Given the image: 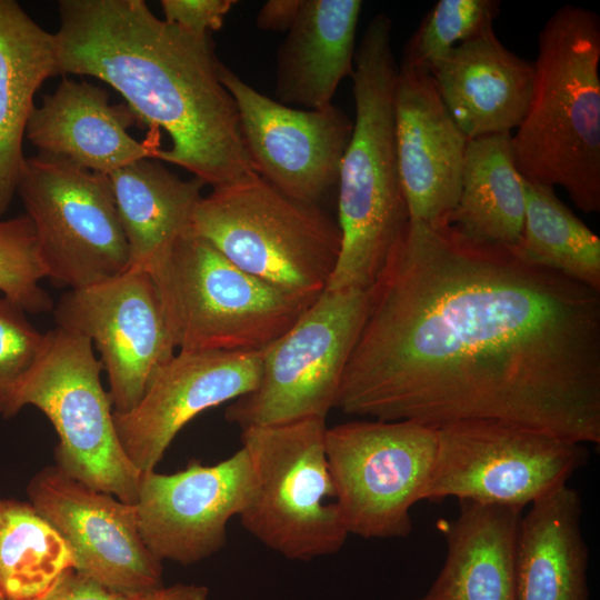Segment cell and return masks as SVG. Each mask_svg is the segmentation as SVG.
<instances>
[{
    "label": "cell",
    "instance_id": "obj_11",
    "mask_svg": "<svg viewBox=\"0 0 600 600\" xmlns=\"http://www.w3.org/2000/svg\"><path fill=\"white\" fill-rule=\"evenodd\" d=\"M437 429L413 421L354 420L327 427L324 450L349 534L404 538L437 456Z\"/></svg>",
    "mask_w": 600,
    "mask_h": 600
},
{
    "label": "cell",
    "instance_id": "obj_12",
    "mask_svg": "<svg viewBox=\"0 0 600 600\" xmlns=\"http://www.w3.org/2000/svg\"><path fill=\"white\" fill-rule=\"evenodd\" d=\"M437 456L422 500L449 497L518 508L568 484L588 460L584 444L496 420L437 429Z\"/></svg>",
    "mask_w": 600,
    "mask_h": 600
},
{
    "label": "cell",
    "instance_id": "obj_34",
    "mask_svg": "<svg viewBox=\"0 0 600 600\" xmlns=\"http://www.w3.org/2000/svg\"><path fill=\"white\" fill-rule=\"evenodd\" d=\"M302 0H269L262 4L256 24L264 31H288L301 8Z\"/></svg>",
    "mask_w": 600,
    "mask_h": 600
},
{
    "label": "cell",
    "instance_id": "obj_27",
    "mask_svg": "<svg viewBox=\"0 0 600 600\" xmlns=\"http://www.w3.org/2000/svg\"><path fill=\"white\" fill-rule=\"evenodd\" d=\"M70 547L30 503L0 498V596L36 600L69 569Z\"/></svg>",
    "mask_w": 600,
    "mask_h": 600
},
{
    "label": "cell",
    "instance_id": "obj_22",
    "mask_svg": "<svg viewBox=\"0 0 600 600\" xmlns=\"http://www.w3.org/2000/svg\"><path fill=\"white\" fill-rule=\"evenodd\" d=\"M446 526L447 556L430 600H516L522 508L460 500Z\"/></svg>",
    "mask_w": 600,
    "mask_h": 600
},
{
    "label": "cell",
    "instance_id": "obj_30",
    "mask_svg": "<svg viewBox=\"0 0 600 600\" xmlns=\"http://www.w3.org/2000/svg\"><path fill=\"white\" fill-rule=\"evenodd\" d=\"M47 273L40 259L30 218L0 219V291L24 312L53 310L51 297L40 287Z\"/></svg>",
    "mask_w": 600,
    "mask_h": 600
},
{
    "label": "cell",
    "instance_id": "obj_3",
    "mask_svg": "<svg viewBox=\"0 0 600 600\" xmlns=\"http://www.w3.org/2000/svg\"><path fill=\"white\" fill-rule=\"evenodd\" d=\"M392 21L373 17L356 49V117L338 181L341 248L326 290L369 289L409 221L398 168Z\"/></svg>",
    "mask_w": 600,
    "mask_h": 600
},
{
    "label": "cell",
    "instance_id": "obj_26",
    "mask_svg": "<svg viewBox=\"0 0 600 600\" xmlns=\"http://www.w3.org/2000/svg\"><path fill=\"white\" fill-rule=\"evenodd\" d=\"M511 137L499 133L468 141L459 198L448 223L472 238L516 247L523 229L526 196Z\"/></svg>",
    "mask_w": 600,
    "mask_h": 600
},
{
    "label": "cell",
    "instance_id": "obj_29",
    "mask_svg": "<svg viewBox=\"0 0 600 600\" xmlns=\"http://www.w3.org/2000/svg\"><path fill=\"white\" fill-rule=\"evenodd\" d=\"M499 12L497 0H440L409 39L401 61L427 67L453 47L492 28Z\"/></svg>",
    "mask_w": 600,
    "mask_h": 600
},
{
    "label": "cell",
    "instance_id": "obj_15",
    "mask_svg": "<svg viewBox=\"0 0 600 600\" xmlns=\"http://www.w3.org/2000/svg\"><path fill=\"white\" fill-rule=\"evenodd\" d=\"M252 484V461L242 446L212 466L192 459L174 473L143 472L134 504L143 542L161 562L188 566L213 556Z\"/></svg>",
    "mask_w": 600,
    "mask_h": 600
},
{
    "label": "cell",
    "instance_id": "obj_8",
    "mask_svg": "<svg viewBox=\"0 0 600 600\" xmlns=\"http://www.w3.org/2000/svg\"><path fill=\"white\" fill-rule=\"evenodd\" d=\"M102 364L91 341L60 328L47 332L43 351L18 386L3 418L33 406L58 434L57 467L79 482L136 504L141 472L127 457L113 421Z\"/></svg>",
    "mask_w": 600,
    "mask_h": 600
},
{
    "label": "cell",
    "instance_id": "obj_6",
    "mask_svg": "<svg viewBox=\"0 0 600 600\" xmlns=\"http://www.w3.org/2000/svg\"><path fill=\"white\" fill-rule=\"evenodd\" d=\"M191 231L243 271L310 297L326 289L341 248L338 221L256 172L202 197Z\"/></svg>",
    "mask_w": 600,
    "mask_h": 600
},
{
    "label": "cell",
    "instance_id": "obj_20",
    "mask_svg": "<svg viewBox=\"0 0 600 600\" xmlns=\"http://www.w3.org/2000/svg\"><path fill=\"white\" fill-rule=\"evenodd\" d=\"M136 117L123 104L87 81L63 79L34 107L26 130L39 154L60 158L103 174L140 159H156L159 148L128 132Z\"/></svg>",
    "mask_w": 600,
    "mask_h": 600
},
{
    "label": "cell",
    "instance_id": "obj_32",
    "mask_svg": "<svg viewBox=\"0 0 600 600\" xmlns=\"http://www.w3.org/2000/svg\"><path fill=\"white\" fill-rule=\"evenodd\" d=\"M164 21L196 36L221 29L236 0H162Z\"/></svg>",
    "mask_w": 600,
    "mask_h": 600
},
{
    "label": "cell",
    "instance_id": "obj_23",
    "mask_svg": "<svg viewBox=\"0 0 600 600\" xmlns=\"http://www.w3.org/2000/svg\"><path fill=\"white\" fill-rule=\"evenodd\" d=\"M582 501L568 484L530 504L521 518L516 600H589V550Z\"/></svg>",
    "mask_w": 600,
    "mask_h": 600
},
{
    "label": "cell",
    "instance_id": "obj_21",
    "mask_svg": "<svg viewBox=\"0 0 600 600\" xmlns=\"http://www.w3.org/2000/svg\"><path fill=\"white\" fill-rule=\"evenodd\" d=\"M360 0H302L277 50L274 94L286 106L320 109L346 77L356 54Z\"/></svg>",
    "mask_w": 600,
    "mask_h": 600
},
{
    "label": "cell",
    "instance_id": "obj_25",
    "mask_svg": "<svg viewBox=\"0 0 600 600\" xmlns=\"http://www.w3.org/2000/svg\"><path fill=\"white\" fill-rule=\"evenodd\" d=\"M128 242L130 268L146 271L180 236L191 230L203 181L183 180L150 158L108 174Z\"/></svg>",
    "mask_w": 600,
    "mask_h": 600
},
{
    "label": "cell",
    "instance_id": "obj_9",
    "mask_svg": "<svg viewBox=\"0 0 600 600\" xmlns=\"http://www.w3.org/2000/svg\"><path fill=\"white\" fill-rule=\"evenodd\" d=\"M369 289L323 290L297 321L261 350L258 386L226 409L239 426L327 419L366 320Z\"/></svg>",
    "mask_w": 600,
    "mask_h": 600
},
{
    "label": "cell",
    "instance_id": "obj_37",
    "mask_svg": "<svg viewBox=\"0 0 600 600\" xmlns=\"http://www.w3.org/2000/svg\"><path fill=\"white\" fill-rule=\"evenodd\" d=\"M0 600H8V599H6V598H3V597L0 596Z\"/></svg>",
    "mask_w": 600,
    "mask_h": 600
},
{
    "label": "cell",
    "instance_id": "obj_5",
    "mask_svg": "<svg viewBox=\"0 0 600 600\" xmlns=\"http://www.w3.org/2000/svg\"><path fill=\"white\" fill-rule=\"evenodd\" d=\"M177 351H261L317 299L233 264L191 230L146 270Z\"/></svg>",
    "mask_w": 600,
    "mask_h": 600
},
{
    "label": "cell",
    "instance_id": "obj_4",
    "mask_svg": "<svg viewBox=\"0 0 600 600\" xmlns=\"http://www.w3.org/2000/svg\"><path fill=\"white\" fill-rule=\"evenodd\" d=\"M600 19L560 7L538 37L529 109L511 137L520 174L562 187L584 213L600 211Z\"/></svg>",
    "mask_w": 600,
    "mask_h": 600
},
{
    "label": "cell",
    "instance_id": "obj_17",
    "mask_svg": "<svg viewBox=\"0 0 600 600\" xmlns=\"http://www.w3.org/2000/svg\"><path fill=\"white\" fill-rule=\"evenodd\" d=\"M261 351H177L126 413L113 411L120 443L141 472L156 470L179 431L203 411L252 391Z\"/></svg>",
    "mask_w": 600,
    "mask_h": 600
},
{
    "label": "cell",
    "instance_id": "obj_13",
    "mask_svg": "<svg viewBox=\"0 0 600 600\" xmlns=\"http://www.w3.org/2000/svg\"><path fill=\"white\" fill-rule=\"evenodd\" d=\"M57 328L88 338L100 353L113 411L126 413L176 353L156 287L129 269L104 282L72 289L53 307Z\"/></svg>",
    "mask_w": 600,
    "mask_h": 600
},
{
    "label": "cell",
    "instance_id": "obj_24",
    "mask_svg": "<svg viewBox=\"0 0 600 600\" xmlns=\"http://www.w3.org/2000/svg\"><path fill=\"white\" fill-rule=\"evenodd\" d=\"M58 73L54 34L17 1L0 0V219L17 192L33 97Z\"/></svg>",
    "mask_w": 600,
    "mask_h": 600
},
{
    "label": "cell",
    "instance_id": "obj_16",
    "mask_svg": "<svg viewBox=\"0 0 600 600\" xmlns=\"http://www.w3.org/2000/svg\"><path fill=\"white\" fill-rule=\"evenodd\" d=\"M27 493L70 547L77 572L127 597L163 587L162 563L141 538L133 504L72 479L57 466L40 470Z\"/></svg>",
    "mask_w": 600,
    "mask_h": 600
},
{
    "label": "cell",
    "instance_id": "obj_33",
    "mask_svg": "<svg viewBox=\"0 0 600 600\" xmlns=\"http://www.w3.org/2000/svg\"><path fill=\"white\" fill-rule=\"evenodd\" d=\"M129 597L110 590L97 581L69 569L36 600H128Z\"/></svg>",
    "mask_w": 600,
    "mask_h": 600
},
{
    "label": "cell",
    "instance_id": "obj_19",
    "mask_svg": "<svg viewBox=\"0 0 600 600\" xmlns=\"http://www.w3.org/2000/svg\"><path fill=\"white\" fill-rule=\"evenodd\" d=\"M453 121L471 140L511 133L523 120L534 88V64L508 50L493 28L427 66Z\"/></svg>",
    "mask_w": 600,
    "mask_h": 600
},
{
    "label": "cell",
    "instance_id": "obj_28",
    "mask_svg": "<svg viewBox=\"0 0 600 600\" xmlns=\"http://www.w3.org/2000/svg\"><path fill=\"white\" fill-rule=\"evenodd\" d=\"M523 179L526 211L517 246L523 257L600 291V239L556 194Z\"/></svg>",
    "mask_w": 600,
    "mask_h": 600
},
{
    "label": "cell",
    "instance_id": "obj_14",
    "mask_svg": "<svg viewBox=\"0 0 600 600\" xmlns=\"http://www.w3.org/2000/svg\"><path fill=\"white\" fill-rule=\"evenodd\" d=\"M219 78L236 102L253 170L286 196L320 206L338 189L353 120L333 103L312 110L282 104L222 62Z\"/></svg>",
    "mask_w": 600,
    "mask_h": 600
},
{
    "label": "cell",
    "instance_id": "obj_35",
    "mask_svg": "<svg viewBox=\"0 0 600 600\" xmlns=\"http://www.w3.org/2000/svg\"><path fill=\"white\" fill-rule=\"evenodd\" d=\"M128 600H209V589L202 584L176 583L147 593L131 596Z\"/></svg>",
    "mask_w": 600,
    "mask_h": 600
},
{
    "label": "cell",
    "instance_id": "obj_18",
    "mask_svg": "<svg viewBox=\"0 0 600 600\" xmlns=\"http://www.w3.org/2000/svg\"><path fill=\"white\" fill-rule=\"evenodd\" d=\"M398 168L409 220L448 223L469 139L443 104L427 67L401 61L393 94Z\"/></svg>",
    "mask_w": 600,
    "mask_h": 600
},
{
    "label": "cell",
    "instance_id": "obj_7",
    "mask_svg": "<svg viewBox=\"0 0 600 600\" xmlns=\"http://www.w3.org/2000/svg\"><path fill=\"white\" fill-rule=\"evenodd\" d=\"M326 429L320 418L241 429L253 467L241 524L289 560L334 554L349 537L327 461Z\"/></svg>",
    "mask_w": 600,
    "mask_h": 600
},
{
    "label": "cell",
    "instance_id": "obj_1",
    "mask_svg": "<svg viewBox=\"0 0 600 600\" xmlns=\"http://www.w3.org/2000/svg\"><path fill=\"white\" fill-rule=\"evenodd\" d=\"M600 443V291L518 247L409 220L370 287L336 407Z\"/></svg>",
    "mask_w": 600,
    "mask_h": 600
},
{
    "label": "cell",
    "instance_id": "obj_2",
    "mask_svg": "<svg viewBox=\"0 0 600 600\" xmlns=\"http://www.w3.org/2000/svg\"><path fill=\"white\" fill-rule=\"evenodd\" d=\"M58 9L60 74L100 79L126 99L137 120L164 130L171 146L159 149L157 160L212 189L256 172L210 36L159 19L143 0H60Z\"/></svg>",
    "mask_w": 600,
    "mask_h": 600
},
{
    "label": "cell",
    "instance_id": "obj_10",
    "mask_svg": "<svg viewBox=\"0 0 600 600\" xmlns=\"http://www.w3.org/2000/svg\"><path fill=\"white\" fill-rule=\"evenodd\" d=\"M17 192L47 278L72 290L129 270V247L108 174L38 154L24 159Z\"/></svg>",
    "mask_w": 600,
    "mask_h": 600
},
{
    "label": "cell",
    "instance_id": "obj_31",
    "mask_svg": "<svg viewBox=\"0 0 600 600\" xmlns=\"http://www.w3.org/2000/svg\"><path fill=\"white\" fill-rule=\"evenodd\" d=\"M17 304L0 297V416L40 358L47 333L39 332Z\"/></svg>",
    "mask_w": 600,
    "mask_h": 600
},
{
    "label": "cell",
    "instance_id": "obj_36",
    "mask_svg": "<svg viewBox=\"0 0 600 600\" xmlns=\"http://www.w3.org/2000/svg\"><path fill=\"white\" fill-rule=\"evenodd\" d=\"M418 600H430V599H429L428 597L424 596V597H422V598H420V599H418Z\"/></svg>",
    "mask_w": 600,
    "mask_h": 600
}]
</instances>
